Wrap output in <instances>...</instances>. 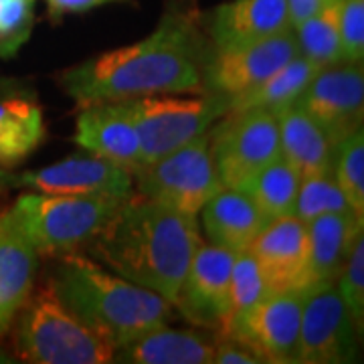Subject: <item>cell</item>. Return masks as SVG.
<instances>
[{
	"label": "cell",
	"mask_w": 364,
	"mask_h": 364,
	"mask_svg": "<svg viewBox=\"0 0 364 364\" xmlns=\"http://www.w3.org/2000/svg\"><path fill=\"white\" fill-rule=\"evenodd\" d=\"M117 105L138 132L142 164L166 156L207 134L229 112L227 100L210 93H196V97H174L172 93L144 95L117 102Z\"/></svg>",
	"instance_id": "6"
},
{
	"label": "cell",
	"mask_w": 364,
	"mask_h": 364,
	"mask_svg": "<svg viewBox=\"0 0 364 364\" xmlns=\"http://www.w3.org/2000/svg\"><path fill=\"white\" fill-rule=\"evenodd\" d=\"M73 142L83 152L134 172L142 166L138 132L117 104L81 107L75 119Z\"/></svg>",
	"instance_id": "18"
},
{
	"label": "cell",
	"mask_w": 364,
	"mask_h": 364,
	"mask_svg": "<svg viewBox=\"0 0 364 364\" xmlns=\"http://www.w3.org/2000/svg\"><path fill=\"white\" fill-rule=\"evenodd\" d=\"M41 255L13 221L9 208H0V340L9 336L18 312L39 279Z\"/></svg>",
	"instance_id": "17"
},
{
	"label": "cell",
	"mask_w": 364,
	"mask_h": 364,
	"mask_svg": "<svg viewBox=\"0 0 364 364\" xmlns=\"http://www.w3.org/2000/svg\"><path fill=\"white\" fill-rule=\"evenodd\" d=\"M279 156L298 170L299 176L332 172L334 146L324 130L296 104L277 109Z\"/></svg>",
	"instance_id": "23"
},
{
	"label": "cell",
	"mask_w": 364,
	"mask_h": 364,
	"mask_svg": "<svg viewBox=\"0 0 364 364\" xmlns=\"http://www.w3.org/2000/svg\"><path fill=\"white\" fill-rule=\"evenodd\" d=\"M203 231L208 243L229 251H245L272 219L239 188H225L210 196L200 208Z\"/></svg>",
	"instance_id": "21"
},
{
	"label": "cell",
	"mask_w": 364,
	"mask_h": 364,
	"mask_svg": "<svg viewBox=\"0 0 364 364\" xmlns=\"http://www.w3.org/2000/svg\"><path fill=\"white\" fill-rule=\"evenodd\" d=\"M130 195L132 172L91 154H73L37 170L0 168V195Z\"/></svg>",
	"instance_id": "10"
},
{
	"label": "cell",
	"mask_w": 364,
	"mask_h": 364,
	"mask_svg": "<svg viewBox=\"0 0 364 364\" xmlns=\"http://www.w3.org/2000/svg\"><path fill=\"white\" fill-rule=\"evenodd\" d=\"M344 210H350V207L334 181L332 172L301 176L296 203L291 208L294 217H298L299 221L310 223L322 215L344 213Z\"/></svg>",
	"instance_id": "28"
},
{
	"label": "cell",
	"mask_w": 364,
	"mask_h": 364,
	"mask_svg": "<svg viewBox=\"0 0 364 364\" xmlns=\"http://www.w3.org/2000/svg\"><path fill=\"white\" fill-rule=\"evenodd\" d=\"M324 130L332 146L342 142L364 119L363 63L324 65L294 102Z\"/></svg>",
	"instance_id": "12"
},
{
	"label": "cell",
	"mask_w": 364,
	"mask_h": 364,
	"mask_svg": "<svg viewBox=\"0 0 364 364\" xmlns=\"http://www.w3.org/2000/svg\"><path fill=\"white\" fill-rule=\"evenodd\" d=\"M37 0H0V59H11L35 28Z\"/></svg>",
	"instance_id": "30"
},
{
	"label": "cell",
	"mask_w": 364,
	"mask_h": 364,
	"mask_svg": "<svg viewBox=\"0 0 364 364\" xmlns=\"http://www.w3.org/2000/svg\"><path fill=\"white\" fill-rule=\"evenodd\" d=\"M296 55L298 41L294 28L243 47H210L203 69V93L231 100L259 85Z\"/></svg>",
	"instance_id": "11"
},
{
	"label": "cell",
	"mask_w": 364,
	"mask_h": 364,
	"mask_svg": "<svg viewBox=\"0 0 364 364\" xmlns=\"http://www.w3.org/2000/svg\"><path fill=\"white\" fill-rule=\"evenodd\" d=\"M360 332L340 298L336 282L308 287L294 364H348L358 358Z\"/></svg>",
	"instance_id": "9"
},
{
	"label": "cell",
	"mask_w": 364,
	"mask_h": 364,
	"mask_svg": "<svg viewBox=\"0 0 364 364\" xmlns=\"http://www.w3.org/2000/svg\"><path fill=\"white\" fill-rule=\"evenodd\" d=\"M11 332L14 358L21 363L105 364L116 350L67 310L47 275L41 284L37 279Z\"/></svg>",
	"instance_id": "4"
},
{
	"label": "cell",
	"mask_w": 364,
	"mask_h": 364,
	"mask_svg": "<svg viewBox=\"0 0 364 364\" xmlns=\"http://www.w3.org/2000/svg\"><path fill=\"white\" fill-rule=\"evenodd\" d=\"M132 178L138 195L193 217L223 188L210 156L208 132L166 156L138 166Z\"/></svg>",
	"instance_id": "7"
},
{
	"label": "cell",
	"mask_w": 364,
	"mask_h": 364,
	"mask_svg": "<svg viewBox=\"0 0 364 364\" xmlns=\"http://www.w3.org/2000/svg\"><path fill=\"white\" fill-rule=\"evenodd\" d=\"M299 181L301 176L298 170L282 156H277L259 172H255L247 182H243L239 191L245 193L267 219H277L291 215Z\"/></svg>",
	"instance_id": "25"
},
{
	"label": "cell",
	"mask_w": 364,
	"mask_h": 364,
	"mask_svg": "<svg viewBox=\"0 0 364 364\" xmlns=\"http://www.w3.org/2000/svg\"><path fill=\"white\" fill-rule=\"evenodd\" d=\"M198 23L215 49H233L291 28L287 0H227L198 11Z\"/></svg>",
	"instance_id": "16"
},
{
	"label": "cell",
	"mask_w": 364,
	"mask_h": 364,
	"mask_svg": "<svg viewBox=\"0 0 364 364\" xmlns=\"http://www.w3.org/2000/svg\"><path fill=\"white\" fill-rule=\"evenodd\" d=\"M336 287L346 310L350 314L352 322L356 330L363 334L364 328V237L356 241L352 247L348 259L344 261L338 277H336Z\"/></svg>",
	"instance_id": "31"
},
{
	"label": "cell",
	"mask_w": 364,
	"mask_h": 364,
	"mask_svg": "<svg viewBox=\"0 0 364 364\" xmlns=\"http://www.w3.org/2000/svg\"><path fill=\"white\" fill-rule=\"evenodd\" d=\"M128 195L21 193L9 213L43 257L87 251Z\"/></svg>",
	"instance_id": "5"
},
{
	"label": "cell",
	"mask_w": 364,
	"mask_h": 364,
	"mask_svg": "<svg viewBox=\"0 0 364 364\" xmlns=\"http://www.w3.org/2000/svg\"><path fill=\"white\" fill-rule=\"evenodd\" d=\"M247 251L259 265L267 294L306 291L310 287L308 227L298 217L272 219Z\"/></svg>",
	"instance_id": "15"
},
{
	"label": "cell",
	"mask_w": 364,
	"mask_h": 364,
	"mask_svg": "<svg viewBox=\"0 0 364 364\" xmlns=\"http://www.w3.org/2000/svg\"><path fill=\"white\" fill-rule=\"evenodd\" d=\"M298 53L318 65H332L342 61L340 49V0L322 6L294 26Z\"/></svg>",
	"instance_id": "26"
},
{
	"label": "cell",
	"mask_w": 364,
	"mask_h": 364,
	"mask_svg": "<svg viewBox=\"0 0 364 364\" xmlns=\"http://www.w3.org/2000/svg\"><path fill=\"white\" fill-rule=\"evenodd\" d=\"M51 259L47 277L57 298L79 322L114 348L158 326H168L174 318L176 310L168 299L105 269L85 253H67Z\"/></svg>",
	"instance_id": "3"
},
{
	"label": "cell",
	"mask_w": 364,
	"mask_h": 364,
	"mask_svg": "<svg viewBox=\"0 0 364 364\" xmlns=\"http://www.w3.org/2000/svg\"><path fill=\"white\" fill-rule=\"evenodd\" d=\"M208 49L193 0H170L148 37L67 67L57 81L77 109L144 95L203 93Z\"/></svg>",
	"instance_id": "1"
},
{
	"label": "cell",
	"mask_w": 364,
	"mask_h": 364,
	"mask_svg": "<svg viewBox=\"0 0 364 364\" xmlns=\"http://www.w3.org/2000/svg\"><path fill=\"white\" fill-rule=\"evenodd\" d=\"M310 241V287L336 282L344 261L364 233V221L352 210L322 215L306 223Z\"/></svg>",
	"instance_id": "22"
},
{
	"label": "cell",
	"mask_w": 364,
	"mask_h": 364,
	"mask_svg": "<svg viewBox=\"0 0 364 364\" xmlns=\"http://www.w3.org/2000/svg\"><path fill=\"white\" fill-rule=\"evenodd\" d=\"M332 176L350 210L364 221V132L356 130L334 146Z\"/></svg>",
	"instance_id": "27"
},
{
	"label": "cell",
	"mask_w": 364,
	"mask_h": 364,
	"mask_svg": "<svg viewBox=\"0 0 364 364\" xmlns=\"http://www.w3.org/2000/svg\"><path fill=\"white\" fill-rule=\"evenodd\" d=\"M109 2H128V0H45L47 13L53 21H59L65 14L87 13L91 9H97V6L109 4Z\"/></svg>",
	"instance_id": "34"
},
{
	"label": "cell",
	"mask_w": 364,
	"mask_h": 364,
	"mask_svg": "<svg viewBox=\"0 0 364 364\" xmlns=\"http://www.w3.org/2000/svg\"><path fill=\"white\" fill-rule=\"evenodd\" d=\"M340 49L344 63H363L364 0H340Z\"/></svg>",
	"instance_id": "32"
},
{
	"label": "cell",
	"mask_w": 364,
	"mask_h": 364,
	"mask_svg": "<svg viewBox=\"0 0 364 364\" xmlns=\"http://www.w3.org/2000/svg\"><path fill=\"white\" fill-rule=\"evenodd\" d=\"M215 332L172 330L158 326L114 350L112 363L124 364H210Z\"/></svg>",
	"instance_id": "20"
},
{
	"label": "cell",
	"mask_w": 364,
	"mask_h": 364,
	"mask_svg": "<svg viewBox=\"0 0 364 364\" xmlns=\"http://www.w3.org/2000/svg\"><path fill=\"white\" fill-rule=\"evenodd\" d=\"M200 243L196 217L132 191L87 253L124 279L156 291L172 304Z\"/></svg>",
	"instance_id": "2"
},
{
	"label": "cell",
	"mask_w": 364,
	"mask_h": 364,
	"mask_svg": "<svg viewBox=\"0 0 364 364\" xmlns=\"http://www.w3.org/2000/svg\"><path fill=\"white\" fill-rule=\"evenodd\" d=\"M210 156L225 188H239L279 156L277 112H227L208 130Z\"/></svg>",
	"instance_id": "8"
},
{
	"label": "cell",
	"mask_w": 364,
	"mask_h": 364,
	"mask_svg": "<svg viewBox=\"0 0 364 364\" xmlns=\"http://www.w3.org/2000/svg\"><path fill=\"white\" fill-rule=\"evenodd\" d=\"M213 364H263L245 344L231 338L229 334L215 332Z\"/></svg>",
	"instance_id": "33"
},
{
	"label": "cell",
	"mask_w": 364,
	"mask_h": 364,
	"mask_svg": "<svg viewBox=\"0 0 364 364\" xmlns=\"http://www.w3.org/2000/svg\"><path fill=\"white\" fill-rule=\"evenodd\" d=\"M235 253L200 243L172 299L174 310L200 330L221 332L229 312V279Z\"/></svg>",
	"instance_id": "14"
},
{
	"label": "cell",
	"mask_w": 364,
	"mask_h": 364,
	"mask_svg": "<svg viewBox=\"0 0 364 364\" xmlns=\"http://www.w3.org/2000/svg\"><path fill=\"white\" fill-rule=\"evenodd\" d=\"M306 291L267 294L221 334L245 344L263 364H294Z\"/></svg>",
	"instance_id": "13"
},
{
	"label": "cell",
	"mask_w": 364,
	"mask_h": 364,
	"mask_svg": "<svg viewBox=\"0 0 364 364\" xmlns=\"http://www.w3.org/2000/svg\"><path fill=\"white\" fill-rule=\"evenodd\" d=\"M320 69H322V65L314 63L298 53L291 61H287L286 65L279 67L275 73H272L265 81H261L259 85H255L253 90L227 100L229 112H241V109H272V112H277L284 105L294 104Z\"/></svg>",
	"instance_id": "24"
},
{
	"label": "cell",
	"mask_w": 364,
	"mask_h": 364,
	"mask_svg": "<svg viewBox=\"0 0 364 364\" xmlns=\"http://www.w3.org/2000/svg\"><path fill=\"white\" fill-rule=\"evenodd\" d=\"M334 0H287V11H289V21H291V28L301 23L304 18H308L310 14L320 11L322 6L330 4Z\"/></svg>",
	"instance_id": "35"
},
{
	"label": "cell",
	"mask_w": 364,
	"mask_h": 364,
	"mask_svg": "<svg viewBox=\"0 0 364 364\" xmlns=\"http://www.w3.org/2000/svg\"><path fill=\"white\" fill-rule=\"evenodd\" d=\"M265 296H267V289H265V282H263L257 261L253 259V255L247 249L237 251L233 267H231V279H229V312H227V322L223 326V330L235 322L239 316L251 310L255 304H259Z\"/></svg>",
	"instance_id": "29"
},
{
	"label": "cell",
	"mask_w": 364,
	"mask_h": 364,
	"mask_svg": "<svg viewBox=\"0 0 364 364\" xmlns=\"http://www.w3.org/2000/svg\"><path fill=\"white\" fill-rule=\"evenodd\" d=\"M45 112L33 91L0 77V168H18L47 140Z\"/></svg>",
	"instance_id": "19"
}]
</instances>
